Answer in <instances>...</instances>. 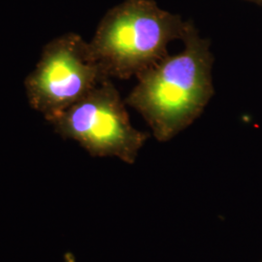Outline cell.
<instances>
[{
	"label": "cell",
	"instance_id": "7a4b0ae2",
	"mask_svg": "<svg viewBox=\"0 0 262 262\" xmlns=\"http://www.w3.org/2000/svg\"><path fill=\"white\" fill-rule=\"evenodd\" d=\"M187 27L150 0H126L105 16L89 44L105 77L126 80L168 56L169 43L182 40Z\"/></svg>",
	"mask_w": 262,
	"mask_h": 262
},
{
	"label": "cell",
	"instance_id": "6da1fadb",
	"mask_svg": "<svg viewBox=\"0 0 262 262\" xmlns=\"http://www.w3.org/2000/svg\"><path fill=\"white\" fill-rule=\"evenodd\" d=\"M182 40L184 50L138 76V83L124 99L145 119L160 142L187 128L214 94L210 42L190 25Z\"/></svg>",
	"mask_w": 262,
	"mask_h": 262
},
{
	"label": "cell",
	"instance_id": "3957f363",
	"mask_svg": "<svg viewBox=\"0 0 262 262\" xmlns=\"http://www.w3.org/2000/svg\"><path fill=\"white\" fill-rule=\"evenodd\" d=\"M49 122L57 134L78 142L93 157H115L132 164L148 133L132 126L121 97L106 79Z\"/></svg>",
	"mask_w": 262,
	"mask_h": 262
},
{
	"label": "cell",
	"instance_id": "277c9868",
	"mask_svg": "<svg viewBox=\"0 0 262 262\" xmlns=\"http://www.w3.org/2000/svg\"><path fill=\"white\" fill-rule=\"evenodd\" d=\"M109 79L96 62L89 42L67 33L49 42L25 81L28 103L48 122Z\"/></svg>",
	"mask_w": 262,
	"mask_h": 262
},
{
	"label": "cell",
	"instance_id": "5b68a950",
	"mask_svg": "<svg viewBox=\"0 0 262 262\" xmlns=\"http://www.w3.org/2000/svg\"><path fill=\"white\" fill-rule=\"evenodd\" d=\"M63 262H76L75 257H74L73 253H70V252L66 253L64 257H63Z\"/></svg>",
	"mask_w": 262,
	"mask_h": 262
}]
</instances>
